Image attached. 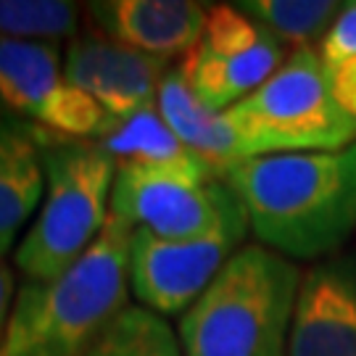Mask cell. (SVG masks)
<instances>
[{"label":"cell","mask_w":356,"mask_h":356,"mask_svg":"<svg viewBox=\"0 0 356 356\" xmlns=\"http://www.w3.org/2000/svg\"><path fill=\"white\" fill-rule=\"evenodd\" d=\"M248 225L198 238H159L135 229L129 243V291L159 317H182L243 245Z\"/></svg>","instance_id":"ba28073f"},{"label":"cell","mask_w":356,"mask_h":356,"mask_svg":"<svg viewBox=\"0 0 356 356\" xmlns=\"http://www.w3.org/2000/svg\"><path fill=\"white\" fill-rule=\"evenodd\" d=\"M256 241L291 261L341 254L356 229V143L259 156L227 172Z\"/></svg>","instance_id":"6da1fadb"},{"label":"cell","mask_w":356,"mask_h":356,"mask_svg":"<svg viewBox=\"0 0 356 356\" xmlns=\"http://www.w3.org/2000/svg\"><path fill=\"white\" fill-rule=\"evenodd\" d=\"M111 214L159 238H198L248 225L227 179L135 164L116 169Z\"/></svg>","instance_id":"8992f818"},{"label":"cell","mask_w":356,"mask_h":356,"mask_svg":"<svg viewBox=\"0 0 356 356\" xmlns=\"http://www.w3.org/2000/svg\"><path fill=\"white\" fill-rule=\"evenodd\" d=\"M16 285H13V272L8 267V261L0 256V343H3V335H6V325L11 317L13 298H16Z\"/></svg>","instance_id":"44dd1931"},{"label":"cell","mask_w":356,"mask_h":356,"mask_svg":"<svg viewBox=\"0 0 356 356\" xmlns=\"http://www.w3.org/2000/svg\"><path fill=\"white\" fill-rule=\"evenodd\" d=\"M288 356H356V251L304 272Z\"/></svg>","instance_id":"30bf717a"},{"label":"cell","mask_w":356,"mask_h":356,"mask_svg":"<svg viewBox=\"0 0 356 356\" xmlns=\"http://www.w3.org/2000/svg\"><path fill=\"white\" fill-rule=\"evenodd\" d=\"M327 76H330V90L335 103L351 119H356V58H348L343 64L327 69Z\"/></svg>","instance_id":"ffe728a7"},{"label":"cell","mask_w":356,"mask_h":356,"mask_svg":"<svg viewBox=\"0 0 356 356\" xmlns=\"http://www.w3.org/2000/svg\"><path fill=\"white\" fill-rule=\"evenodd\" d=\"M248 156L341 151L356 143V119L335 103L314 48H296L259 90L227 108Z\"/></svg>","instance_id":"5b68a950"},{"label":"cell","mask_w":356,"mask_h":356,"mask_svg":"<svg viewBox=\"0 0 356 356\" xmlns=\"http://www.w3.org/2000/svg\"><path fill=\"white\" fill-rule=\"evenodd\" d=\"M38 132L45 191L40 211L16 245L13 264L26 280H53L95 243L111 214L116 164L95 140Z\"/></svg>","instance_id":"277c9868"},{"label":"cell","mask_w":356,"mask_h":356,"mask_svg":"<svg viewBox=\"0 0 356 356\" xmlns=\"http://www.w3.org/2000/svg\"><path fill=\"white\" fill-rule=\"evenodd\" d=\"M82 8L69 0H0V40H74Z\"/></svg>","instance_id":"ac0fdd59"},{"label":"cell","mask_w":356,"mask_h":356,"mask_svg":"<svg viewBox=\"0 0 356 356\" xmlns=\"http://www.w3.org/2000/svg\"><path fill=\"white\" fill-rule=\"evenodd\" d=\"M304 272L291 259L245 243L204 296L179 317L188 356H288Z\"/></svg>","instance_id":"3957f363"},{"label":"cell","mask_w":356,"mask_h":356,"mask_svg":"<svg viewBox=\"0 0 356 356\" xmlns=\"http://www.w3.org/2000/svg\"><path fill=\"white\" fill-rule=\"evenodd\" d=\"M42 148L35 127L0 122V256L42 201Z\"/></svg>","instance_id":"5bb4252c"},{"label":"cell","mask_w":356,"mask_h":356,"mask_svg":"<svg viewBox=\"0 0 356 356\" xmlns=\"http://www.w3.org/2000/svg\"><path fill=\"white\" fill-rule=\"evenodd\" d=\"M95 143L119 166L135 164L151 166V169H175V172H188V175H201V177H219L198 153H193L172 132L159 106L116 119L114 127Z\"/></svg>","instance_id":"9a60e30c"},{"label":"cell","mask_w":356,"mask_h":356,"mask_svg":"<svg viewBox=\"0 0 356 356\" xmlns=\"http://www.w3.org/2000/svg\"><path fill=\"white\" fill-rule=\"evenodd\" d=\"M85 356H188L164 317L143 306H127Z\"/></svg>","instance_id":"e0dca14e"},{"label":"cell","mask_w":356,"mask_h":356,"mask_svg":"<svg viewBox=\"0 0 356 356\" xmlns=\"http://www.w3.org/2000/svg\"><path fill=\"white\" fill-rule=\"evenodd\" d=\"M85 8L103 38L164 61L201 42L209 13L195 0H95Z\"/></svg>","instance_id":"8fae6325"},{"label":"cell","mask_w":356,"mask_h":356,"mask_svg":"<svg viewBox=\"0 0 356 356\" xmlns=\"http://www.w3.org/2000/svg\"><path fill=\"white\" fill-rule=\"evenodd\" d=\"M135 227L108 214L103 232L53 280H26L0 356H85L129 301V243Z\"/></svg>","instance_id":"7a4b0ae2"},{"label":"cell","mask_w":356,"mask_h":356,"mask_svg":"<svg viewBox=\"0 0 356 356\" xmlns=\"http://www.w3.org/2000/svg\"><path fill=\"white\" fill-rule=\"evenodd\" d=\"M285 64V48L275 35L241 56H216L198 42L182 58V74L198 101L214 111H227L259 90Z\"/></svg>","instance_id":"4fadbf2b"},{"label":"cell","mask_w":356,"mask_h":356,"mask_svg":"<svg viewBox=\"0 0 356 356\" xmlns=\"http://www.w3.org/2000/svg\"><path fill=\"white\" fill-rule=\"evenodd\" d=\"M169 69L172 66L164 58L119 45L101 32H85L69 40L64 56L66 82L88 92L114 119L156 106Z\"/></svg>","instance_id":"9c48e42d"},{"label":"cell","mask_w":356,"mask_h":356,"mask_svg":"<svg viewBox=\"0 0 356 356\" xmlns=\"http://www.w3.org/2000/svg\"><path fill=\"white\" fill-rule=\"evenodd\" d=\"M235 6L282 45H293V51L312 48L317 40L322 42L343 11V3L338 0H243Z\"/></svg>","instance_id":"2e32d148"},{"label":"cell","mask_w":356,"mask_h":356,"mask_svg":"<svg viewBox=\"0 0 356 356\" xmlns=\"http://www.w3.org/2000/svg\"><path fill=\"white\" fill-rule=\"evenodd\" d=\"M156 106L172 132L193 153H198L219 177H227L232 166L251 159L238 129L232 127L227 111H214L198 101L179 66H172L166 72Z\"/></svg>","instance_id":"7c38bea8"},{"label":"cell","mask_w":356,"mask_h":356,"mask_svg":"<svg viewBox=\"0 0 356 356\" xmlns=\"http://www.w3.org/2000/svg\"><path fill=\"white\" fill-rule=\"evenodd\" d=\"M0 106L74 140H101L116 122L101 103L66 82L56 42L0 40Z\"/></svg>","instance_id":"52a82bcc"},{"label":"cell","mask_w":356,"mask_h":356,"mask_svg":"<svg viewBox=\"0 0 356 356\" xmlns=\"http://www.w3.org/2000/svg\"><path fill=\"white\" fill-rule=\"evenodd\" d=\"M319 58L325 69L356 58V3H343V11L319 42Z\"/></svg>","instance_id":"d6986e66"}]
</instances>
